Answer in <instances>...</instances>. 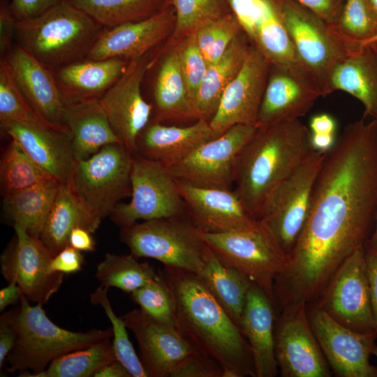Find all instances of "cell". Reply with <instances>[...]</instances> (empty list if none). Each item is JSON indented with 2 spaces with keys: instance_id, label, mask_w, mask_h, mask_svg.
Returning a JSON list of instances; mask_svg holds the SVG:
<instances>
[{
  "instance_id": "obj_1",
  "label": "cell",
  "mask_w": 377,
  "mask_h": 377,
  "mask_svg": "<svg viewBox=\"0 0 377 377\" xmlns=\"http://www.w3.org/2000/svg\"><path fill=\"white\" fill-rule=\"evenodd\" d=\"M377 214V121L344 127L325 153L307 218L281 277L293 291L318 295L341 263L364 246Z\"/></svg>"
},
{
  "instance_id": "obj_2",
  "label": "cell",
  "mask_w": 377,
  "mask_h": 377,
  "mask_svg": "<svg viewBox=\"0 0 377 377\" xmlns=\"http://www.w3.org/2000/svg\"><path fill=\"white\" fill-rule=\"evenodd\" d=\"M177 330L200 352L214 360L223 377H256L250 346L242 330L193 272L164 266Z\"/></svg>"
},
{
  "instance_id": "obj_3",
  "label": "cell",
  "mask_w": 377,
  "mask_h": 377,
  "mask_svg": "<svg viewBox=\"0 0 377 377\" xmlns=\"http://www.w3.org/2000/svg\"><path fill=\"white\" fill-rule=\"evenodd\" d=\"M311 132L300 119L258 128L239 153L233 188L260 220L274 189L314 151Z\"/></svg>"
},
{
  "instance_id": "obj_4",
  "label": "cell",
  "mask_w": 377,
  "mask_h": 377,
  "mask_svg": "<svg viewBox=\"0 0 377 377\" xmlns=\"http://www.w3.org/2000/svg\"><path fill=\"white\" fill-rule=\"evenodd\" d=\"M105 28L75 6L61 0L41 15L17 20L18 44L54 71L86 59Z\"/></svg>"
},
{
  "instance_id": "obj_5",
  "label": "cell",
  "mask_w": 377,
  "mask_h": 377,
  "mask_svg": "<svg viewBox=\"0 0 377 377\" xmlns=\"http://www.w3.org/2000/svg\"><path fill=\"white\" fill-rule=\"evenodd\" d=\"M22 295L20 306L11 309V322L15 333L13 347L7 356L10 374L45 370L55 359L70 352L87 348L113 337L111 329H91L73 332L53 323L43 305H31Z\"/></svg>"
},
{
  "instance_id": "obj_6",
  "label": "cell",
  "mask_w": 377,
  "mask_h": 377,
  "mask_svg": "<svg viewBox=\"0 0 377 377\" xmlns=\"http://www.w3.org/2000/svg\"><path fill=\"white\" fill-rule=\"evenodd\" d=\"M295 49L300 62L320 96L333 92L331 76L350 52L334 27L294 0H271Z\"/></svg>"
},
{
  "instance_id": "obj_7",
  "label": "cell",
  "mask_w": 377,
  "mask_h": 377,
  "mask_svg": "<svg viewBox=\"0 0 377 377\" xmlns=\"http://www.w3.org/2000/svg\"><path fill=\"white\" fill-rule=\"evenodd\" d=\"M119 235L138 258H152L197 274L204 266L208 245L186 214L135 222L121 228Z\"/></svg>"
},
{
  "instance_id": "obj_8",
  "label": "cell",
  "mask_w": 377,
  "mask_h": 377,
  "mask_svg": "<svg viewBox=\"0 0 377 377\" xmlns=\"http://www.w3.org/2000/svg\"><path fill=\"white\" fill-rule=\"evenodd\" d=\"M201 236L223 264L243 274L273 300L275 280L288 258L261 221L227 232H201Z\"/></svg>"
},
{
  "instance_id": "obj_9",
  "label": "cell",
  "mask_w": 377,
  "mask_h": 377,
  "mask_svg": "<svg viewBox=\"0 0 377 377\" xmlns=\"http://www.w3.org/2000/svg\"><path fill=\"white\" fill-rule=\"evenodd\" d=\"M133 154L122 144L102 147L76 161L68 183L83 202L102 219L110 216L121 200L131 195Z\"/></svg>"
},
{
  "instance_id": "obj_10",
  "label": "cell",
  "mask_w": 377,
  "mask_h": 377,
  "mask_svg": "<svg viewBox=\"0 0 377 377\" xmlns=\"http://www.w3.org/2000/svg\"><path fill=\"white\" fill-rule=\"evenodd\" d=\"M131 200L120 202L110 216L120 228L186 214L177 182L165 164L133 154Z\"/></svg>"
},
{
  "instance_id": "obj_11",
  "label": "cell",
  "mask_w": 377,
  "mask_h": 377,
  "mask_svg": "<svg viewBox=\"0 0 377 377\" xmlns=\"http://www.w3.org/2000/svg\"><path fill=\"white\" fill-rule=\"evenodd\" d=\"M325 153L313 151L272 192L260 221L288 256L305 224L313 185Z\"/></svg>"
},
{
  "instance_id": "obj_12",
  "label": "cell",
  "mask_w": 377,
  "mask_h": 377,
  "mask_svg": "<svg viewBox=\"0 0 377 377\" xmlns=\"http://www.w3.org/2000/svg\"><path fill=\"white\" fill-rule=\"evenodd\" d=\"M315 301L340 324L360 332H376L364 246L341 263Z\"/></svg>"
},
{
  "instance_id": "obj_13",
  "label": "cell",
  "mask_w": 377,
  "mask_h": 377,
  "mask_svg": "<svg viewBox=\"0 0 377 377\" xmlns=\"http://www.w3.org/2000/svg\"><path fill=\"white\" fill-rule=\"evenodd\" d=\"M13 228L15 236L1 256V274L8 283H16L30 302L43 306L58 292L65 274L52 271L53 256L39 237Z\"/></svg>"
},
{
  "instance_id": "obj_14",
  "label": "cell",
  "mask_w": 377,
  "mask_h": 377,
  "mask_svg": "<svg viewBox=\"0 0 377 377\" xmlns=\"http://www.w3.org/2000/svg\"><path fill=\"white\" fill-rule=\"evenodd\" d=\"M275 357L283 377H329V364L310 325L306 303L286 306L276 316Z\"/></svg>"
},
{
  "instance_id": "obj_15",
  "label": "cell",
  "mask_w": 377,
  "mask_h": 377,
  "mask_svg": "<svg viewBox=\"0 0 377 377\" xmlns=\"http://www.w3.org/2000/svg\"><path fill=\"white\" fill-rule=\"evenodd\" d=\"M310 325L329 365L339 377H376L369 359L376 332L351 330L331 318L315 301L306 304Z\"/></svg>"
},
{
  "instance_id": "obj_16",
  "label": "cell",
  "mask_w": 377,
  "mask_h": 377,
  "mask_svg": "<svg viewBox=\"0 0 377 377\" xmlns=\"http://www.w3.org/2000/svg\"><path fill=\"white\" fill-rule=\"evenodd\" d=\"M258 127L237 124L195 149L183 159L166 165L177 179L233 188L236 158Z\"/></svg>"
},
{
  "instance_id": "obj_17",
  "label": "cell",
  "mask_w": 377,
  "mask_h": 377,
  "mask_svg": "<svg viewBox=\"0 0 377 377\" xmlns=\"http://www.w3.org/2000/svg\"><path fill=\"white\" fill-rule=\"evenodd\" d=\"M137 341L147 377H176L198 351L176 327L159 322L135 309L121 316Z\"/></svg>"
},
{
  "instance_id": "obj_18",
  "label": "cell",
  "mask_w": 377,
  "mask_h": 377,
  "mask_svg": "<svg viewBox=\"0 0 377 377\" xmlns=\"http://www.w3.org/2000/svg\"><path fill=\"white\" fill-rule=\"evenodd\" d=\"M269 70V63L265 56L255 45L250 46L239 72L226 89L209 121L212 138L235 125L258 126Z\"/></svg>"
},
{
  "instance_id": "obj_19",
  "label": "cell",
  "mask_w": 377,
  "mask_h": 377,
  "mask_svg": "<svg viewBox=\"0 0 377 377\" xmlns=\"http://www.w3.org/2000/svg\"><path fill=\"white\" fill-rule=\"evenodd\" d=\"M149 66L147 54L131 60L124 74L99 99L114 133L133 154L152 112L151 105L144 99L141 91Z\"/></svg>"
},
{
  "instance_id": "obj_20",
  "label": "cell",
  "mask_w": 377,
  "mask_h": 377,
  "mask_svg": "<svg viewBox=\"0 0 377 377\" xmlns=\"http://www.w3.org/2000/svg\"><path fill=\"white\" fill-rule=\"evenodd\" d=\"M176 180L186 205V214L202 232L241 229L258 221L234 188Z\"/></svg>"
},
{
  "instance_id": "obj_21",
  "label": "cell",
  "mask_w": 377,
  "mask_h": 377,
  "mask_svg": "<svg viewBox=\"0 0 377 377\" xmlns=\"http://www.w3.org/2000/svg\"><path fill=\"white\" fill-rule=\"evenodd\" d=\"M6 59L18 88L33 108L55 128L68 131L66 119L70 105L52 70L19 45L13 47Z\"/></svg>"
},
{
  "instance_id": "obj_22",
  "label": "cell",
  "mask_w": 377,
  "mask_h": 377,
  "mask_svg": "<svg viewBox=\"0 0 377 377\" xmlns=\"http://www.w3.org/2000/svg\"><path fill=\"white\" fill-rule=\"evenodd\" d=\"M320 96L316 86L303 71L269 64L258 127L300 119Z\"/></svg>"
},
{
  "instance_id": "obj_23",
  "label": "cell",
  "mask_w": 377,
  "mask_h": 377,
  "mask_svg": "<svg viewBox=\"0 0 377 377\" xmlns=\"http://www.w3.org/2000/svg\"><path fill=\"white\" fill-rule=\"evenodd\" d=\"M168 6L147 19L105 28L86 59L133 60L145 55L166 38L172 27H175V11Z\"/></svg>"
},
{
  "instance_id": "obj_24",
  "label": "cell",
  "mask_w": 377,
  "mask_h": 377,
  "mask_svg": "<svg viewBox=\"0 0 377 377\" xmlns=\"http://www.w3.org/2000/svg\"><path fill=\"white\" fill-rule=\"evenodd\" d=\"M1 128L54 179L60 184L69 182L76 162L69 131L20 122L1 124Z\"/></svg>"
},
{
  "instance_id": "obj_25",
  "label": "cell",
  "mask_w": 377,
  "mask_h": 377,
  "mask_svg": "<svg viewBox=\"0 0 377 377\" xmlns=\"http://www.w3.org/2000/svg\"><path fill=\"white\" fill-rule=\"evenodd\" d=\"M275 320L272 300L253 283L247 294L242 331L251 350L256 377H274L278 374L274 350Z\"/></svg>"
},
{
  "instance_id": "obj_26",
  "label": "cell",
  "mask_w": 377,
  "mask_h": 377,
  "mask_svg": "<svg viewBox=\"0 0 377 377\" xmlns=\"http://www.w3.org/2000/svg\"><path fill=\"white\" fill-rule=\"evenodd\" d=\"M124 59H84L52 71L69 105L100 99L128 67Z\"/></svg>"
},
{
  "instance_id": "obj_27",
  "label": "cell",
  "mask_w": 377,
  "mask_h": 377,
  "mask_svg": "<svg viewBox=\"0 0 377 377\" xmlns=\"http://www.w3.org/2000/svg\"><path fill=\"white\" fill-rule=\"evenodd\" d=\"M212 138L209 122L205 119L182 127L154 121L149 123L140 133L135 154L169 165L183 159Z\"/></svg>"
},
{
  "instance_id": "obj_28",
  "label": "cell",
  "mask_w": 377,
  "mask_h": 377,
  "mask_svg": "<svg viewBox=\"0 0 377 377\" xmlns=\"http://www.w3.org/2000/svg\"><path fill=\"white\" fill-rule=\"evenodd\" d=\"M102 219L83 202L68 182L62 183L39 238L54 256L69 245L68 238L73 229L82 228L94 233Z\"/></svg>"
},
{
  "instance_id": "obj_29",
  "label": "cell",
  "mask_w": 377,
  "mask_h": 377,
  "mask_svg": "<svg viewBox=\"0 0 377 377\" xmlns=\"http://www.w3.org/2000/svg\"><path fill=\"white\" fill-rule=\"evenodd\" d=\"M332 91H342L358 99L364 116L377 121V49L373 44L352 50L334 68Z\"/></svg>"
},
{
  "instance_id": "obj_30",
  "label": "cell",
  "mask_w": 377,
  "mask_h": 377,
  "mask_svg": "<svg viewBox=\"0 0 377 377\" xmlns=\"http://www.w3.org/2000/svg\"><path fill=\"white\" fill-rule=\"evenodd\" d=\"M66 127L75 161L89 158L107 145L121 143L99 99L70 105Z\"/></svg>"
},
{
  "instance_id": "obj_31",
  "label": "cell",
  "mask_w": 377,
  "mask_h": 377,
  "mask_svg": "<svg viewBox=\"0 0 377 377\" xmlns=\"http://www.w3.org/2000/svg\"><path fill=\"white\" fill-rule=\"evenodd\" d=\"M249 47L238 35L221 59L208 66L193 103L195 119L209 122L214 117L226 89L239 72Z\"/></svg>"
},
{
  "instance_id": "obj_32",
  "label": "cell",
  "mask_w": 377,
  "mask_h": 377,
  "mask_svg": "<svg viewBox=\"0 0 377 377\" xmlns=\"http://www.w3.org/2000/svg\"><path fill=\"white\" fill-rule=\"evenodd\" d=\"M59 186L52 179L3 196V216L13 226H19L39 237Z\"/></svg>"
},
{
  "instance_id": "obj_33",
  "label": "cell",
  "mask_w": 377,
  "mask_h": 377,
  "mask_svg": "<svg viewBox=\"0 0 377 377\" xmlns=\"http://www.w3.org/2000/svg\"><path fill=\"white\" fill-rule=\"evenodd\" d=\"M200 279L242 330L248 292L253 283L237 269L223 264L208 246Z\"/></svg>"
},
{
  "instance_id": "obj_34",
  "label": "cell",
  "mask_w": 377,
  "mask_h": 377,
  "mask_svg": "<svg viewBox=\"0 0 377 377\" xmlns=\"http://www.w3.org/2000/svg\"><path fill=\"white\" fill-rule=\"evenodd\" d=\"M153 94L157 120L195 119L182 71L179 48L170 52L161 62Z\"/></svg>"
},
{
  "instance_id": "obj_35",
  "label": "cell",
  "mask_w": 377,
  "mask_h": 377,
  "mask_svg": "<svg viewBox=\"0 0 377 377\" xmlns=\"http://www.w3.org/2000/svg\"><path fill=\"white\" fill-rule=\"evenodd\" d=\"M253 42L269 64L305 73L292 40L271 0H265L263 12L255 27Z\"/></svg>"
},
{
  "instance_id": "obj_36",
  "label": "cell",
  "mask_w": 377,
  "mask_h": 377,
  "mask_svg": "<svg viewBox=\"0 0 377 377\" xmlns=\"http://www.w3.org/2000/svg\"><path fill=\"white\" fill-rule=\"evenodd\" d=\"M117 360L110 338L87 348L66 353L54 360L43 371L32 374L20 372V377H94L105 364Z\"/></svg>"
},
{
  "instance_id": "obj_37",
  "label": "cell",
  "mask_w": 377,
  "mask_h": 377,
  "mask_svg": "<svg viewBox=\"0 0 377 377\" xmlns=\"http://www.w3.org/2000/svg\"><path fill=\"white\" fill-rule=\"evenodd\" d=\"M104 28L147 19L168 6L167 0H69Z\"/></svg>"
},
{
  "instance_id": "obj_38",
  "label": "cell",
  "mask_w": 377,
  "mask_h": 377,
  "mask_svg": "<svg viewBox=\"0 0 377 377\" xmlns=\"http://www.w3.org/2000/svg\"><path fill=\"white\" fill-rule=\"evenodd\" d=\"M158 272L147 262L132 254H105L97 265L95 276L105 288H117L131 294L157 277Z\"/></svg>"
},
{
  "instance_id": "obj_39",
  "label": "cell",
  "mask_w": 377,
  "mask_h": 377,
  "mask_svg": "<svg viewBox=\"0 0 377 377\" xmlns=\"http://www.w3.org/2000/svg\"><path fill=\"white\" fill-rule=\"evenodd\" d=\"M52 179H54L39 167L15 140L10 139L0 161V184L3 196Z\"/></svg>"
},
{
  "instance_id": "obj_40",
  "label": "cell",
  "mask_w": 377,
  "mask_h": 377,
  "mask_svg": "<svg viewBox=\"0 0 377 377\" xmlns=\"http://www.w3.org/2000/svg\"><path fill=\"white\" fill-rule=\"evenodd\" d=\"M9 122L34 124L57 129L38 114L24 96L6 59L0 60V124Z\"/></svg>"
},
{
  "instance_id": "obj_41",
  "label": "cell",
  "mask_w": 377,
  "mask_h": 377,
  "mask_svg": "<svg viewBox=\"0 0 377 377\" xmlns=\"http://www.w3.org/2000/svg\"><path fill=\"white\" fill-rule=\"evenodd\" d=\"M108 288L100 285L90 295L91 302L100 305L110 320L113 332L112 345L117 359L132 377H147V373L131 342L127 327L121 317L114 312L108 297Z\"/></svg>"
},
{
  "instance_id": "obj_42",
  "label": "cell",
  "mask_w": 377,
  "mask_h": 377,
  "mask_svg": "<svg viewBox=\"0 0 377 377\" xmlns=\"http://www.w3.org/2000/svg\"><path fill=\"white\" fill-rule=\"evenodd\" d=\"M334 29L350 48H356L377 34V17L367 0H344Z\"/></svg>"
},
{
  "instance_id": "obj_43",
  "label": "cell",
  "mask_w": 377,
  "mask_h": 377,
  "mask_svg": "<svg viewBox=\"0 0 377 377\" xmlns=\"http://www.w3.org/2000/svg\"><path fill=\"white\" fill-rule=\"evenodd\" d=\"M242 29L234 15L224 14L200 27L194 33L207 66L216 63Z\"/></svg>"
},
{
  "instance_id": "obj_44",
  "label": "cell",
  "mask_w": 377,
  "mask_h": 377,
  "mask_svg": "<svg viewBox=\"0 0 377 377\" xmlns=\"http://www.w3.org/2000/svg\"><path fill=\"white\" fill-rule=\"evenodd\" d=\"M167 5L175 11V38L188 36L202 24L224 15L222 0H167Z\"/></svg>"
},
{
  "instance_id": "obj_45",
  "label": "cell",
  "mask_w": 377,
  "mask_h": 377,
  "mask_svg": "<svg viewBox=\"0 0 377 377\" xmlns=\"http://www.w3.org/2000/svg\"><path fill=\"white\" fill-rule=\"evenodd\" d=\"M129 295L131 299L148 316L176 327L173 295L160 272L156 278Z\"/></svg>"
},
{
  "instance_id": "obj_46",
  "label": "cell",
  "mask_w": 377,
  "mask_h": 377,
  "mask_svg": "<svg viewBox=\"0 0 377 377\" xmlns=\"http://www.w3.org/2000/svg\"><path fill=\"white\" fill-rule=\"evenodd\" d=\"M179 50L182 71L186 82L188 98L193 108L194 101L208 66L196 43L193 34L188 36V38L184 45L179 48Z\"/></svg>"
},
{
  "instance_id": "obj_47",
  "label": "cell",
  "mask_w": 377,
  "mask_h": 377,
  "mask_svg": "<svg viewBox=\"0 0 377 377\" xmlns=\"http://www.w3.org/2000/svg\"><path fill=\"white\" fill-rule=\"evenodd\" d=\"M233 15L252 42L256 23L260 19L265 0H228Z\"/></svg>"
},
{
  "instance_id": "obj_48",
  "label": "cell",
  "mask_w": 377,
  "mask_h": 377,
  "mask_svg": "<svg viewBox=\"0 0 377 377\" xmlns=\"http://www.w3.org/2000/svg\"><path fill=\"white\" fill-rule=\"evenodd\" d=\"M176 377H223V370L214 360L199 352L177 372Z\"/></svg>"
},
{
  "instance_id": "obj_49",
  "label": "cell",
  "mask_w": 377,
  "mask_h": 377,
  "mask_svg": "<svg viewBox=\"0 0 377 377\" xmlns=\"http://www.w3.org/2000/svg\"><path fill=\"white\" fill-rule=\"evenodd\" d=\"M17 19L8 0L0 1V60L6 59L12 48Z\"/></svg>"
},
{
  "instance_id": "obj_50",
  "label": "cell",
  "mask_w": 377,
  "mask_h": 377,
  "mask_svg": "<svg viewBox=\"0 0 377 377\" xmlns=\"http://www.w3.org/2000/svg\"><path fill=\"white\" fill-rule=\"evenodd\" d=\"M335 27L342 10L344 0H294Z\"/></svg>"
},
{
  "instance_id": "obj_51",
  "label": "cell",
  "mask_w": 377,
  "mask_h": 377,
  "mask_svg": "<svg viewBox=\"0 0 377 377\" xmlns=\"http://www.w3.org/2000/svg\"><path fill=\"white\" fill-rule=\"evenodd\" d=\"M84 263L81 252L68 245L53 256L50 268L53 272L64 274H75L82 269Z\"/></svg>"
},
{
  "instance_id": "obj_52",
  "label": "cell",
  "mask_w": 377,
  "mask_h": 377,
  "mask_svg": "<svg viewBox=\"0 0 377 377\" xmlns=\"http://www.w3.org/2000/svg\"><path fill=\"white\" fill-rule=\"evenodd\" d=\"M61 0H11L10 6L17 20L38 16Z\"/></svg>"
},
{
  "instance_id": "obj_53",
  "label": "cell",
  "mask_w": 377,
  "mask_h": 377,
  "mask_svg": "<svg viewBox=\"0 0 377 377\" xmlns=\"http://www.w3.org/2000/svg\"><path fill=\"white\" fill-rule=\"evenodd\" d=\"M15 340V333L11 322V311L0 317V370L2 369L7 356L12 350Z\"/></svg>"
},
{
  "instance_id": "obj_54",
  "label": "cell",
  "mask_w": 377,
  "mask_h": 377,
  "mask_svg": "<svg viewBox=\"0 0 377 377\" xmlns=\"http://www.w3.org/2000/svg\"><path fill=\"white\" fill-rule=\"evenodd\" d=\"M365 258L369 282L374 327L377 333V253L365 251Z\"/></svg>"
},
{
  "instance_id": "obj_55",
  "label": "cell",
  "mask_w": 377,
  "mask_h": 377,
  "mask_svg": "<svg viewBox=\"0 0 377 377\" xmlns=\"http://www.w3.org/2000/svg\"><path fill=\"white\" fill-rule=\"evenodd\" d=\"M92 234L84 228H76L70 234L68 244L80 252H92L96 246Z\"/></svg>"
},
{
  "instance_id": "obj_56",
  "label": "cell",
  "mask_w": 377,
  "mask_h": 377,
  "mask_svg": "<svg viewBox=\"0 0 377 377\" xmlns=\"http://www.w3.org/2000/svg\"><path fill=\"white\" fill-rule=\"evenodd\" d=\"M309 128L311 133L336 134L337 123L330 114L321 113L311 117Z\"/></svg>"
},
{
  "instance_id": "obj_57",
  "label": "cell",
  "mask_w": 377,
  "mask_h": 377,
  "mask_svg": "<svg viewBox=\"0 0 377 377\" xmlns=\"http://www.w3.org/2000/svg\"><path fill=\"white\" fill-rule=\"evenodd\" d=\"M22 295V293L16 283H8V286L0 290V311L20 302Z\"/></svg>"
},
{
  "instance_id": "obj_58",
  "label": "cell",
  "mask_w": 377,
  "mask_h": 377,
  "mask_svg": "<svg viewBox=\"0 0 377 377\" xmlns=\"http://www.w3.org/2000/svg\"><path fill=\"white\" fill-rule=\"evenodd\" d=\"M335 134L311 133V145L315 151L327 153L330 151L337 141Z\"/></svg>"
},
{
  "instance_id": "obj_59",
  "label": "cell",
  "mask_w": 377,
  "mask_h": 377,
  "mask_svg": "<svg viewBox=\"0 0 377 377\" xmlns=\"http://www.w3.org/2000/svg\"><path fill=\"white\" fill-rule=\"evenodd\" d=\"M94 377H132L125 367L118 360L112 361L96 372Z\"/></svg>"
},
{
  "instance_id": "obj_60",
  "label": "cell",
  "mask_w": 377,
  "mask_h": 377,
  "mask_svg": "<svg viewBox=\"0 0 377 377\" xmlns=\"http://www.w3.org/2000/svg\"><path fill=\"white\" fill-rule=\"evenodd\" d=\"M364 250L377 253V214L373 230L364 244Z\"/></svg>"
},
{
  "instance_id": "obj_61",
  "label": "cell",
  "mask_w": 377,
  "mask_h": 377,
  "mask_svg": "<svg viewBox=\"0 0 377 377\" xmlns=\"http://www.w3.org/2000/svg\"><path fill=\"white\" fill-rule=\"evenodd\" d=\"M373 12L377 17V0H367Z\"/></svg>"
},
{
  "instance_id": "obj_62",
  "label": "cell",
  "mask_w": 377,
  "mask_h": 377,
  "mask_svg": "<svg viewBox=\"0 0 377 377\" xmlns=\"http://www.w3.org/2000/svg\"><path fill=\"white\" fill-rule=\"evenodd\" d=\"M373 43H377V34L373 38H371L370 40L359 45L357 47H362V46L373 44Z\"/></svg>"
},
{
  "instance_id": "obj_63",
  "label": "cell",
  "mask_w": 377,
  "mask_h": 377,
  "mask_svg": "<svg viewBox=\"0 0 377 377\" xmlns=\"http://www.w3.org/2000/svg\"><path fill=\"white\" fill-rule=\"evenodd\" d=\"M372 355H374L376 356V357L377 358V346H376L373 352H372Z\"/></svg>"
},
{
  "instance_id": "obj_64",
  "label": "cell",
  "mask_w": 377,
  "mask_h": 377,
  "mask_svg": "<svg viewBox=\"0 0 377 377\" xmlns=\"http://www.w3.org/2000/svg\"><path fill=\"white\" fill-rule=\"evenodd\" d=\"M373 45H374L376 46V49H377V43H373Z\"/></svg>"
}]
</instances>
